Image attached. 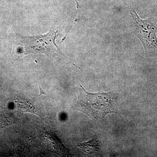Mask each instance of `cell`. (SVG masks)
I'll list each match as a JSON object with an SVG mask.
<instances>
[{"mask_svg":"<svg viewBox=\"0 0 157 157\" xmlns=\"http://www.w3.org/2000/svg\"><path fill=\"white\" fill-rule=\"evenodd\" d=\"M133 20L134 33L143 43L145 53L151 56H157V28L148 20H142L135 9H130Z\"/></svg>","mask_w":157,"mask_h":157,"instance_id":"3957f363","label":"cell"},{"mask_svg":"<svg viewBox=\"0 0 157 157\" xmlns=\"http://www.w3.org/2000/svg\"><path fill=\"white\" fill-rule=\"evenodd\" d=\"M77 94L75 109L85 113L94 120L103 121L107 114L117 112V101L113 92L92 94L79 85Z\"/></svg>","mask_w":157,"mask_h":157,"instance_id":"6da1fadb","label":"cell"},{"mask_svg":"<svg viewBox=\"0 0 157 157\" xmlns=\"http://www.w3.org/2000/svg\"><path fill=\"white\" fill-rule=\"evenodd\" d=\"M17 109L23 112L32 113L37 114V112L35 109V106L28 100L25 99H20L16 101Z\"/></svg>","mask_w":157,"mask_h":157,"instance_id":"5b68a950","label":"cell"},{"mask_svg":"<svg viewBox=\"0 0 157 157\" xmlns=\"http://www.w3.org/2000/svg\"><path fill=\"white\" fill-rule=\"evenodd\" d=\"M101 147V142L98 140L97 136L95 135L91 140L87 142L82 144L77 147L83 152V153L92 154L99 151Z\"/></svg>","mask_w":157,"mask_h":157,"instance_id":"277c9868","label":"cell"},{"mask_svg":"<svg viewBox=\"0 0 157 157\" xmlns=\"http://www.w3.org/2000/svg\"><path fill=\"white\" fill-rule=\"evenodd\" d=\"M58 31H51L43 35L25 37L18 36V43L21 46V53L44 54L53 56L59 53L60 50L55 43Z\"/></svg>","mask_w":157,"mask_h":157,"instance_id":"7a4b0ae2","label":"cell"}]
</instances>
